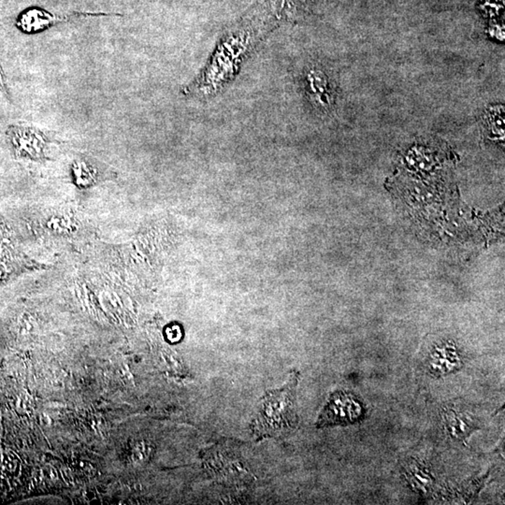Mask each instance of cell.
Returning <instances> with one entry per match:
<instances>
[{
	"instance_id": "3",
	"label": "cell",
	"mask_w": 505,
	"mask_h": 505,
	"mask_svg": "<svg viewBox=\"0 0 505 505\" xmlns=\"http://www.w3.org/2000/svg\"><path fill=\"white\" fill-rule=\"evenodd\" d=\"M365 409L361 401L351 393L336 391L330 396L327 405L318 418L317 428L334 425H349L361 421Z\"/></svg>"
},
{
	"instance_id": "9",
	"label": "cell",
	"mask_w": 505,
	"mask_h": 505,
	"mask_svg": "<svg viewBox=\"0 0 505 505\" xmlns=\"http://www.w3.org/2000/svg\"><path fill=\"white\" fill-rule=\"evenodd\" d=\"M0 91L3 93L7 98H10L9 88H8L6 76H5L3 69L0 65Z\"/></svg>"
},
{
	"instance_id": "4",
	"label": "cell",
	"mask_w": 505,
	"mask_h": 505,
	"mask_svg": "<svg viewBox=\"0 0 505 505\" xmlns=\"http://www.w3.org/2000/svg\"><path fill=\"white\" fill-rule=\"evenodd\" d=\"M8 134L18 155L33 159L43 157L46 142L43 132L35 128L12 126H10Z\"/></svg>"
},
{
	"instance_id": "2",
	"label": "cell",
	"mask_w": 505,
	"mask_h": 505,
	"mask_svg": "<svg viewBox=\"0 0 505 505\" xmlns=\"http://www.w3.org/2000/svg\"><path fill=\"white\" fill-rule=\"evenodd\" d=\"M299 377V372L294 370L283 388L269 391L264 396L260 412L252 423L253 434L258 440L283 437L297 429L299 418L295 400Z\"/></svg>"
},
{
	"instance_id": "6",
	"label": "cell",
	"mask_w": 505,
	"mask_h": 505,
	"mask_svg": "<svg viewBox=\"0 0 505 505\" xmlns=\"http://www.w3.org/2000/svg\"><path fill=\"white\" fill-rule=\"evenodd\" d=\"M308 92L315 104L327 108L331 103V90L327 76L318 69H313L307 76Z\"/></svg>"
},
{
	"instance_id": "7",
	"label": "cell",
	"mask_w": 505,
	"mask_h": 505,
	"mask_svg": "<svg viewBox=\"0 0 505 505\" xmlns=\"http://www.w3.org/2000/svg\"><path fill=\"white\" fill-rule=\"evenodd\" d=\"M442 416L445 429L448 434L455 439L466 441L469 435L473 431V422L460 411L447 408L444 411Z\"/></svg>"
},
{
	"instance_id": "1",
	"label": "cell",
	"mask_w": 505,
	"mask_h": 505,
	"mask_svg": "<svg viewBox=\"0 0 505 505\" xmlns=\"http://www.w3.org/2000/svg\"><path fill=\"white\" fill-rule=\"evenodd\" d=\"M273 25L269 21L252 19L227 30L199 74L183 88V96L203 100L224 91L239 74L246 59L273 30Z\"/></svg>"
},
{
	"instance_id": "5",
	"label": "cell",
	"mask_w": 505,
	"mask_h": 505,
	"mask_svg": "<svg viewBox=\"0 0 505 505\" xmlns=\"http://www.w3.org/2000/svg\"><path fill=\"white\" fill-rule=\"evenodd\" d=\"M429 369L432 374L442 375L458 370L462 365L460 355L454 346L448 344L435 347L429 354Z\"/></svg>"
},
{
	"instance_id": "8",
	"label": "cell",
	"mask_w": 505,
	"mask_h": 505,
	"mask_svg": "<svg viewBox=\"0 0 505 505\" xmlns=\"http://www.w3.org/2000/svg\"><path fill=\"white\" fill-rule=\"evenodd\" d=\"M403 470L406 479L414 491L423 494L428 493L431 491L434 480L431 473L424 466L419 464L416 460H411L404 466Z\"/></svg>"
}]
</instances>
